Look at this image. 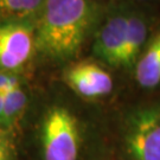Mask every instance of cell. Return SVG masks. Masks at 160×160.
<instances>
[{
    "label": "cell",
    "instance_id": "1",
    "mask_svg": "<svg viewBox=\"0 0 160 160\" xmlns=\"http://www.w3.org/2000/svg\"><path fill=\"white\" fill-rule=\"evenodd\" d=\"M19 137L24 160H112L109 115L63 96L32 103Z\"/></svg>",
    "mask_w": 160,
    "mask_h": 160
},
{
    "label": "cell",
    "instance_id": "2",
    "mask_svg": "<svg viewBox=\"0 0 160 160\" xmlns=\"http://www.w3.org/2000/svg\"><path fill=\"white\" fill-rule=\"evenodd\" d=\"M104 14L96 0H46L36 23V56L69 65L94 37Z\"/></svg>",
    "mask_w": 160,
    "mask_h": 160
},
{
    "label": "cell",
    "instance_id": "3",
    "mask_svg": "<svg viewBox=\"0 0 160 160\" xmlns=\"http://www.w3.org/2000/svg\"><path fill=\"white\" fill-rule=\"evenodd\" d=\"M112 160H160V96L109 115Z\"/></svg>",
    "mask_w": 160,
    "mask_h": 160
},
{
    "label": "cell",
    "instance_id": "4",
    "mask_svg": "<svg viewBox=\"0 0 160 160\" xmlns=\"http://www.w3.org/2000/svg\"><path fill=\"white\" fill-rule=\"evenodd\" d=\"M131 6V1L123 0L106 10L92 43V59L110 70L121 72L128 38V17Z\"/></svg>",
    "mask_w": 160,
    "mask_h": 160
},
{
    "label": "cell",
    "instance_id": "5",
    "mask_svg": "<svg viewBox=\"0 0 160 160\" xmlns=\"http://www.w3.org/2000/svg\"><path fill=\"white\" fill-rule=\"evenodd\" d=\"M112 70L95 59H84L67 65L62 74L69 92L87 102L98 101L112 95L115 81Z\"/></svg>",
    "mask_w": 160,
    "mask_h": 160
},
{
    "label": "cell",
    "instance_id": "6",
    "mask_svg": "<svg viewBox=\"0 0 160 160\" xmlns=\"http://www.w3.org/2000/svg\"><path fill=\"white\" fill-rule=\"evenodd\" d=\"M36 55V25L31 22L0 23V71L19 72Z\"/></svg>",
    "mask_w": 160,
    "mask_h": 160
},
{
    "label": "cell",
    "instance_id": "7",
    "mask_svg": "<svg viewBox=\"0 0 160 160\" xmlns=\"http://www.w3.org/2000/svg\"><path fill=\"white\" fill-rule=\"evenodd\" d=\"M132 77L137 86L146 92L160 87V20L138 59Z\"/></svg>",
    "mask_w": 160,
    "mask_h": 160
},
{
    "label": "cell",
    "instance_id": "8",
    "mask_svg": "<svg viewBox=\"0 0 160 160\" xmlns=\"http://www.w3.org/2000/svg\"><path fill=\"white\" fill-rule=\"evenodd\" d=\"M32 106V98L26 83L4 95L2 129L19 133L26 115Z\"/></svg>",
    "mask_w": 160,
    "mask_h": 160
},
{
    "label": "cell",
    "instance_id": "9",
    "mask_svg": "<svg viewBox=\"0 0 160 160\" xmlns=\"http://www.w3.org/2000/svg\"><path fill=\"white\" fill-rule=\"evenodd\" d=\"M46 0H0V20L23 22L37 16L45 5Z\"/></svg>",
    "mask_w": 160,
    "mask_h": 160
},
{
    "label": "cell",
    "instance_id": "10",
    "mask_svg": "<svg viewBox=\"0 0 160 160\" xmlns=\"http://www.w3.org/2000/svg\"><path fill=\"white\" fill-rule=\"evenodd\" d=\"M0 160H24L19 133L0 129Z\"/></svg>",
    "mask_w": 160,
    "mask_h": 160
},
{
    "label": "cell",
    "instance_id": "11",
    "mask_svg": "<svg viewBox=\"0 0 160 160\" xmlns=\"http://www.w3.org/2000/svg\"><path fill=\"white\" fill-rule=\"evenodd\" d=\"M23 84H25V77L20 72L0 71V94L5 95L10 90Z\"/></svg>",
    "mask_w": 160,
    "mask_h": 160
},
{
    "label": "cell",
    "instance_id": "12",
    "mask_svg": "<svg viewBox=\"0 0 160 160\" xmlns=\"http://www.w3.org/2000/svg\"><path fill=\"white\" fill-rule=\"evenodd\" d=\"M2 115H4V95L0 94V129H2Z\"/></svg>",
    "mask_w": 160,
    "mask_h": 160
},
{
    "label": "cell",
    "instance_id": "13",
    "mask_svg": "<svg viewBox=\"0 0 160 160\" xmlns=\"http://www.w3.org/2000/svg\"><path fill=\"white\" fill-rule=\"evenodd\" d=\"M126 1H131V2H140V1H151V0H126Z\"/></svg>",
    "mask_w": 160,
    "mask_h": 160
}]
</instances>
